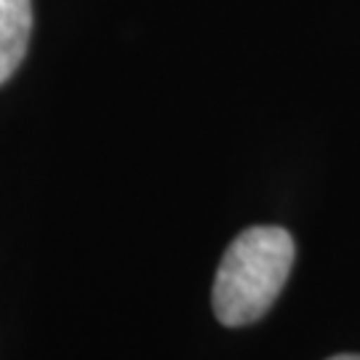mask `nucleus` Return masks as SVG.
Wrapping results in <instances>:
<instances>
[{
	"instance_id": "obj_1",
	"label": "nucleus",
	"mask_w": 360,
	"mask_h": 360,
	"mask_svg": "<svg viewBox=\"0 0 360 360\" xmlns=\"http://www.w3.org/2000/svg\"><path fill=\"white\" fill-rule=\"evenodd\" d=\"M296 245L275 224L243 230L224 251L214 278V315L227 328L251 326L267 315L291 275Z\"/></svg>"
},
{
	"instance_id": "obj_2",
	"label": "nucleus",
	"mask_w": 360,
	"mask_h": 360,
	"mask_svg": "<svg viewBox=\"0 0 360 360\" xmlns=\"http://www.w3.org/2000/svg\"><path fill=\"white\" fill-rule=\"evenodd\" d=\"M32 32V0H0V86L16 72Z\"/></svg>"
},
{
	"instance_id": "obj_3",
	"label": "nucleus",
	"mask_w": 360,
	"mask_h": 360,
	"mask_svg": "<svg viewBox=\"0 0 360 360\" xmlns=\"http://www.w3.org/2000/svg\"><path fill=\"white\" fill-rule=\"evenodd\" d=\"M328 360H360V355H355V352H345V355H334V358Z\"/></svg>"
}]
</instances>
